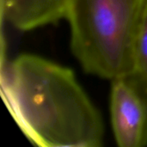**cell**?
Instances as JSON below:
<instances>
[{"mask_svg":"<svg viewBox=\"0 0 147 147\" xmlns=\"http://www.w3.org/2000/svg\"><path fill=\"white\" fill-rule=\"evenodd\" d=\"M1 96L13 119L40 147H100L102 115L73 71L43 57L1 54Z\"/></svg>","mask_w":147,"mask_h":147,"instance_id":"1","label":"cell"},{"mask_svg":"<svg viewBox=\"0 0 147 147\" xmlns=\"http://www.w3.org/2000/svg\"><path fill=\"white\" fill-rule=\"evenodd\" d=\"M147 0H67L71 51L84 70L112 80L135 70Z\"/></svg>","mask_w":147,"mask_h":147,"instance_id":"2","label":"cell"},{"mask_svg":"<svg viewBox=\"0 0 147 147\" xmlns=\"http://www.w3.org/2000/svg\"><path fill=\"white\" fill-rule=\"evenodd\" d=\"M67 0H0L1 22L21 31L54 24L65 18Z\"/></svg>","mask_w":147,"mask_h":147,"instance_id":"4","label":"cell"},{"mask_svg":"<svg viewBox=\"0 0 147 147\" xmlns=\"http://www.w3.org/2000/svg\"><path fill=\"white\" fill-rule=\"evenodd\" d=\"M135 70L147 78V15L136 43Z\"/></svg>","mask_w":147,"mask_h":147,"instance_id":"5","label":"cell"},{"mask_svg":"<svg viewBox=\"0 0 147 147\" xmlns=\"http://www.w3.org/2000/svg\"><path fill=\"white\" fill-rule=\"evenodd\" d=\"M110 115L121 147L147 146V78L136 70L111 80Z\"/></svg>","mask_w":147,"mask_h":147,"instance_id":"3","label":"cell"}]
</instances>
